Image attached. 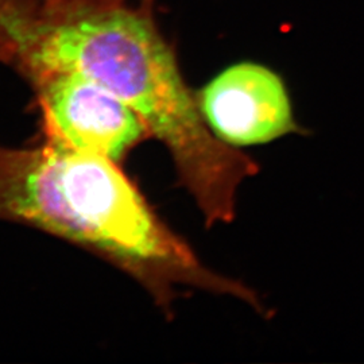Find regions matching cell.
I'll list each match as a JSON object with an SVG mask.
<instances>
[{
  "mask_svg": "<svg viewBox=\"0 0 364 364\" xmlns=\"http://www.w3.org/2000/svg\"><path fill=\"white\" fill-rule=\"evenodd\" d=\"M0 15L27 80L76 73L112 92L168 149L205 224L232 223L237 189L259 168L210 131L147 14L117 0H4Z\"/></svg>",
  "mask_w": 364,
  "mask_h": 364,
  "instance_id": "6da1fadb",
  "label": "cell"
},
{
  "mask_svg": "<svg viewBox=\"0 0 364 364\" xmlns=\"http://www.w3.org/2000/svg\"><path fill=\"white\" fill-rule=\"evenodd\" d=\"M28 81L37 92L48 139L117 162L150 138L129 105L90 78L55 72Z\"/></svg>",
  "mask_w": 364,
  "mask_h": 364,
  "instance_id": "7a4b0ae2",
  "label": "cell"
},
{
  "mask_svg": "<svg viewBox=\"0 0 364 364\" xmlns=\"http://www.w3.org/2000/svg\"><path fill=\"white\" fill-rule=\"evenodd\" d=\"M196 97L210 131L236 149L299 131L282 78L255 63L228 66Z\"/></svg>",
  "mask_w": 364,
  "mask_h": 364,
  "instance_id": "3957f363",
  "label": "cell"
}]
</instances>
